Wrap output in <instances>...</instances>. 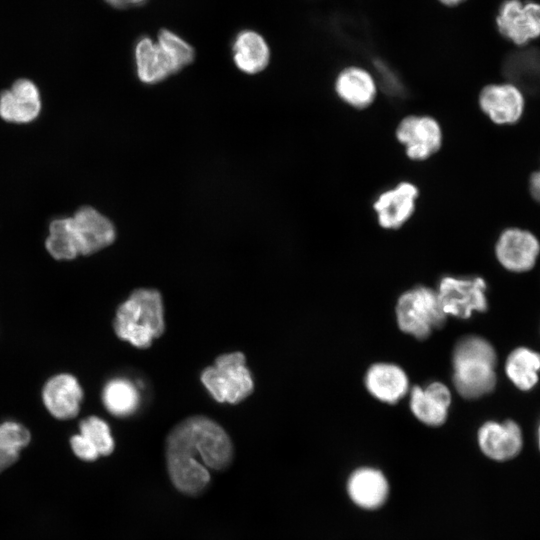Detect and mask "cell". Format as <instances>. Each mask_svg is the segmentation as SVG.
I'll return each instance as SVG.
<instances>
[{"label": "cell", "mask_w": 540, "mask_h": 540, "mask_svg": "<svg viewBox=\"0 0 540 540\" xmlns=\"http://www.w3.org/2000/svg\"><path fill=\"white\" fill-rule=\"evenodd\" d=\"M538 446H539V450H540V424H539V427H538Z\"/></svg>", "instance_id": "35"}, {"label": "cell", "mask_w": 540, "mask_h": 540, "mask_svg": "<svg viewBox=\"0 0 540 540\" xmlns=\"http://www.w3.org/2000/svg\"><path fill=\"white\" fill-rule=\"evenodd\" d=\"M533 60L511 61L506 67V75L510 79V83L519 89L522 88L527 93L538 95L540 94V62L535 61L536 59Z\"/></svg>", "instance_id": "27"}, {"label": "cell", "mask_w": 540, "mask_h": 540, "mask_svg": "<svg viewBox=\"0 0 540 540\" xmlns=\"http://www.w3.org/2000/svg\"><path fill=\"white\" fill-rule=\"evenodd\" d=\"M451 402L449 389L440 382H433L426 388L415 386L410 393V408L423 423L441 425L447 418Z\"/></svg>", "instance_id": "17"}, {"label": "cell", "mask_w": 540, "mask_h": 540, "mask_svg": "<svg viewBox=\"0 0 540 540\" xmlns=\"http://www.w3.org/2000/svg\"><path fill=\"white\" fill-rule=\"evenodd\" d=\"M439 1L446 6L453 7V6L461 4L465 0H439Z\"/></svg>", "instance_id": "33"}, {"label": "cell", "mask_w": 540, "mask_h": 540, "mask_svg": "<svg viewBox=\"0 0 540 540\" xmlns=\"http://www.w3.org/2000/svg\"><path fill=\"white\" fill-rule=\"evenodd\" d=\"M498 32L517 46L540 37V3L532 0H504L496 16Z\"/></svg>", "instance_id": "7"}, {"label": "cell", "mask_w": 540, "mask_h": 540, "mask_svg": "<svg viewBox=\"0 0 540 540\" xmlns=\"http://www.w3.org/2000/svg\"><path fill=\"white\" fill-rule=\"evenodd\" d=\"M200 379L209 394L219 403H240L254 390L245 355L239 351L219 355L214 365L202 371Z\"/></svg>", "instance_id": "4"}, {"label": "cell", "mask_w": 540, "mask_h": 540, "mask_svg": "<svg viewBox=\"0 0 540 540\" xmlns=\"http://www.w3.org/2000/svg\"><path fill=\"white\" fill-rule=\"evenodd\" d=\"M477 438L483 454L494 461L511 460L523 447L521 428L513 420L487 421L479 428Z\"/></svg>", "instance_id": "12"}, {"label": "cell", "mask_w": 540, "mask_h": 540, "mask_svg": "<svg viewBox=\"0 0 540 540\" xmlns=\"http://www.w3.org/2000/svg\"><path fill=\"white\" fill-rule=\"evenodd\" d=\"M529 189L532 197L540 203V170L531 174Z\"/></svg>", "instance_id": "30"}, {"label": "cell", "mask_w": 540, "mask_h": 540, "mask_svg": "<svg viewBox=\"0 0 540 540\" xmlns=\"http://www.w3.org/2000/svg\"><path fill=\"white\" fill-rule=\"evenodd\" d=\"M486 283L481 277L458 279L444 277L439 283L437 295L446 315L466 319L474 311L487 309Z\"/></svg>", "instance_id": "8"}, {"label": "cell", "mask_w": 540, "mask_h": 540, "mask_svg": "<svg viewBox=\"0 0 540 540\" xmlns=\"http://www.w3.org/2000/svg\"><path fill=\"white\" fill-rule=\"evenodd\" d=\"M83 391L71 374L61 373L51 377L44 385L42 399L49 413L57 419L75 417L81 406Z\"/></svg>", "instance_id": "15"}, {"label": "cell", "mask_w": 540, "mask_h": 540, "mask_svg": "<svg viewBox=\"0 0 540 540\" xmlns=\"http://www.w3.org/2000/svg\"><path fill=\"white\" fill-rule=\"evenodd\" d=\"M497 355L494 347L479 336H466L453 352V383L467 399L479 398L496 385Z\"/></svg>", "instance_id": "3"}, {"label": "cell", "mask_w": 540, "mask_h": 540, "mask_svg": "<svg viewBox=\"0 0 540 540\" xmlns=\"http://www.w3.org/2000/svg\"><path fill=\"white\" fill-rule=\"evenodd\" d=\"M481 110L496 124H514L522 116L524 97L512 83L490 84L479 94Z\"/></svg>", "instance_id": "14"}, {"label": "cell", "mask_w": 540, "mask_h": 540, "mask_svg": "<svg viewBox=\"0 0 540 540\" xmlns=\"http://www.w3.org/2000/svg\"><path fill=\"white\" fill-rule=\"evenodd\" d=\"M232 50L235 65L246 74L263 71L270 60V49L265 39L252 30L240 32L234 40Z\"/></svg>", "instance_id": "21"}, {"label": "cell", "mask_w": 540, "mask_h": 540, "mask_svg": "<svg viewBox=\"0 0 540 540\" xmlns=\"http://www.w3.org/2000/svg\"><path fill=\"white\" fill-rule=\"evenodd\" d=\"M70 446L73 453L83 461H95L100 456L97 449L80 433L71 437Z\"/></svg>", "instance_id": "29"}, {"label": "cell", "mask_w": 540, "mask_h": 540, "mask_svg": "<svg viewBox=\"0 0 540 540\" xmlns=\"http://www.w3.org/2000/svg\"><path fill=\"white\" fill-rule=\"evenodd\" d=\"M41 107L40 91L29 79L20 78L0 93V117L6 122L31 123L39 116Z\"/></svg>", "instance_id": "13"}, {"label": "cell", "mask_w": 540, "mask_h": 540, "mask_svg": "<svg viewBox=\"0 0 540 540\" xmlns=\"http://www.w3.org/2000/svg\"><path fill=\"white\" fill-rule=\"evenodd\" d=\"M396 139L413 161H424L435 155L443 143L440 123L429 115H407L395 130Z\"/></svg>", "instance_id": "6"}, {"label": "cell", "mask_w": 540, "mask_h": 540, "mask_svg": "<svg viewBox=\"0 0 540 540\" xmlns=\"http://www.w3.org/2000/svg\"><path fill=\"white\" fill-rule=\"evenodd\" d=\"M334 89L341 101L355 109L371 106L378 93L374 76L358 66L342 69L336 76Z\"/></svg>", "instance_id": "16"}, {"label": "cell", "mask_w": 540, "mask_h": 540, "mask_svg": "<svg viewBox=\"0 0 540 540\" xmlns=\"http://www.w3.org/2000/svg\"><path fill=\"white\" fill-rule=\"evenodd\" d=\"M79 433L97 449L100 456L110 455L115 442L109 425L97 416H89L79 424Z\"/></svg>", "instance_id": "25"}, {"label": "cell", "mask_w": 540, "mask_h": 540, "mask_svg": "<svg viewBox=\"0 0 540 540\" xmlns=\"http://www.w3.org/2000/svg\"><path fill=\"white\" fill-rule=\"evenodd\" d=\"M495 253L500 264L512 272L532 269L540 253V243L531 232L508 228L499 236Z\"/></svg>", "instance_id": "11"}, {"label": "cell", "mask_w": 540, "mask_h": 540, "mask_svg": "<svg viewBox=\"0 0 540 540\" xmlns=\"http://www.w3.org/2000/svg\"><path fill=\"white\" fill-rule=\"evenodd\" d=\"M157 43L166 53L175 73L189 65L194 59L193 48L185 40L170 30H160Z\"/></svg>", "instance_id": "26"}, {"label": "cell", "mask_w": 540, "mask_h": 540, "mask_svg": "<svg viewBox=\"0 0 540 540\" xmlns=\"http://www.w3.org/2000/svg\"><path fill=\"white\" fill-rule=\"evenodd\" d=\"M367 390L382 402L394 404L408 391V377L397 365L378 363L372 365L365 377Z\"/></svg>", "instance_id": "19"}, {"label": "cell", "mask_w": 540, "mask_h": 540, "mask_svg": "<svg viewBox=\"0 0 540 540\" xmlns=\"http://www.w3.org/2000/svg\"><path fill=\"white\" fill-rule=\"evenodd\" d=\"M233 454V444L225 429L203 415L182 420L166 438V459L190 461L208 469L224 470L231 464Z\"/></svg>", "instance_id": "1"}, {"label": "cell", "mask_w": 540, "mask_h": 540, "mask_svg": "<svg viewBox=\"0 0 540 540\" xmlns=\"http://www.w3.org/2000/svg\"><path fill=\"white\" fill-rule=\"evenodd\" d=\"M45 246L56 260H72L79 255L71 217L56 218L50 222Z\"/></svg>", "instance_id": "24"}, {"label": "cell", "mask_w": 540, "mask_h": 540, "mask_svg": "<svg viewBox=\"0 0 540 540\" xmlns=\"http://www.w3.org/2000/svg\"><path fill=\"white\" fill-rule=\"evenodd\" d=\"M102 401L110 414L116 417H128L138 409L140 395L137 387L130 380L114 378L105 384Z\"/></svg>", "instance_id": "23"}, {"label": "cell", "mask_w": 540, "mask_h": 540, "mask_svg": "<svg viewBox=\"0 0 540 540\" xmlns=\"http://www.w3.org/2000/svg\"><path fill=\"white\" fill-rule=\"evenodd\" d=\"M437 291L419 286L403 293L396 306L399 328L416 338H426L446 320Z\"/></svg>", "instance_id": "5"}, {"label": "cell", "mask_w": 540, "mask_h": 540, "mask_svg": "<svg viewBox=\"0 0 540 540\" xmlns=\"http://www.w3.org/2000/svg\"><path fill=\"white\" fill-rule=\"evenodd\" d=\"M144 0H129V4H139L142 3Z\"/></svg>", "instance_id": "34"}, {"label": "cell", "mask_w": 540, "mask_h": 540, "mask_svg": "<svg viewBox=\"0 0 540 540\" xmlns=\"http://www.w3.org/2000/svg\"><path fill=\"white\" fill-rule=\"evenodd\" d=\"M108 4L116 8H122L129 5V0H105Z\"/></svg>", "instance_id": "32"}, {"label": "cell", "mask_w": 540, "mask_h": 540, "mask_svg": "<svg viewBox=\"0 0 540 540\" xmlns=\"http://www.w3.org/2000/svg\"><path fill=\"white\" fill-rule=\"evenodd\" d=\"M505 370L518 389L528 391L539 379L540 353L527 347H517L508 355Z\"/></svg>", "instance_id": "22"}, {"label": "cell", "mask_w": 540, "mask_h": 540, "mask_svg": "<svg viewBox=\"0 0 540 540\" xmlns=\"http://www.w3.org/2000/svg\"><path fill=\"white\" fill-rule=\"evenodd\" d=\"M116 335L136 348H149L165 330L161 293L152 288H138L122 302L113 321Z\"/></svg>", "instance_id": "2"}, {"label": "cell", "mask_w": 540, "mask_h": 540, "mask_svg": "<svg viewBox=\"0 0 540 540\" xmlns=\"http://www.w3.org/2000/svg\"><path fill=\"white\" fill-rule=\"evenodd\" d=\"M418 187L410 181H401L380 193L373 203L378 224L384 229L402 227L414 214Z\"/></svg>", "instance_id": "10"}, {"label": "cell", "mask_w": 540, "mask_h": 540, "mask_svg": "<svg viewBox=\"0 0 540 540\" xmlns=\"http://www.w3.org/2000/svg\"><path fill=\"white\" fill-rule=\"evenodd\" d=\"M134 54L137 75L143 83L156 84L175 73L166 53L148 37L137 42Z\"/></svg>", "instance_id": "20"}, {"label": "cell", "mask_w": 540, "mask_h": 540, "mask_svg": "<svg viewBox=\"0 0 540 540\" xmlns=\"http://www.w3.org/2000/svg\"><path fill=\"white\" fill-rule=\"evenodd\" d=\"M388 491V482L384 474L370 467L355 470L347 482L350 499L364 509H376L382 506Z\"/></svg>", "instance_id": "18"}, {"label": "cell", "mask_w": 540, "mask_h": 540, "mask_svg": "<svg viewBox=\"0 0 540 540\" xmlns=\"http://www.w3.org/2000/svg\"><path fill=\"white\" fill-rule=\"evenodd\" d=\"M79 255H90L111 245L116 238L113 223L91 206L79 208L71 216Z\"/></svg>", "instance_id": "9"}, {"label": "cell", "mask_w": 540, "mask_h": 540, "mask_svg": "<svg viewBox=\"0 0 540 540\" xmlns=\"http://www.w3.org/2000/svg\"><path fill=\"white\" fill-rule=\"evenodd\" d=\"M18 457L9 455L0 449V473L10 467Z\"/></svg>", "instance_id": "31"}, {"label": "cell", "mask_w": 540, "mask_h": 540, "mask_svg": "<svg viewBox=\"0 0 540 540\" xmlns=\"http://www.w3.org/2000/svg\"><path fill=\"white\" fill-rule=\"evenodd\" d=\"M30 439V432L22 424L15 421L0 423V449L5 453L18 457Z\"/></svg>", "instance_id": "28"}]
</instances>
